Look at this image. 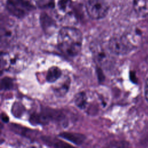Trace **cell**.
Returning a JSON list of instances; mask_svg holds the SVG:
<instances>
[{"mask_svg":"<svg viewBox=\"0 0 148 148\" xmlns=\"http://www.w3.org/2000/svg\"><path fill=\"white\" fill-rule=\"evenodd\" d=\"M6 8L13 16L23 17L31 10L32 6L26 0H8Z\"/></svg>","mask_w":148,"mask_h":148,"instance_id":"cell-8","label":"cell"},{"mask_svg":"<svg viewBox=\"0 0 148 148\" xmlns=\"http://www.w3.org/2000/svg\"><path fill=\"white\" fill-rule=\"evenodd\" d=\"M133 8L139 17L143 18L148 17V0H134Z\"/></svg>","mask_w":148,"mask_h":148,"instance_id":"cell-10","label":"cell"},{"mask_svg":"<svg viewBox=\"0 0 148 148\" xmlns=\"http://www.w3.org/2000/svg\"><path fill=\"white\" fill-rule=\"evenodd\" d=\"M43 141L47 145L53 147H68L71 146V145L67 144L66 143L59 140L58 139L51 137V136H43Z\"/></svg>","mask_w":148,"mask_h":148,"instance_id":"cell-14","label":"cell"},{"mask_svg":"<svg viewBox=\"0 0 148 148\" xmlns=\"http://www.w3.org/2000/svg\"><path fill=\"white\" fill-rule=\"evenodd\" d=\"M110 51L114 55H125L135 47L125 35L114 36L110 38L108 43Z\"/></svg>","mask_w":148,"mask_h":148,"instance_id":"cell-5","label":"cell"},{"mask_svg":"<svg viewBox=\"0 0 148 148\" xmlns=\"http://www.w3.org/2000/svg\"><path fill=\"white\" fill-rule=\"evenodd\" d=\"M74 102L76 106L80 109H85L88 105V96L85 92L76 94L74 98Z\"/></svg>","mask_w":148,"mask_h":148,"instance_id":"cell-13","label":"cell"},{"mask_svg":"<svg viewBox=\"0 0 148 148\" xmlns=\"http://www.w3.org/2000/svg\"><path fill=\"white\" fill-rule=\"evenodd\" d=\"M60 136L68 140L77 145H81L86 140V136L84 135L74 132H64L60 134Z\"/></svg>","mask_w":148,"mask_h":148,"instance_id":"cell-11","label":"cell"},{"mask_svg":"<svg viewBox=\"0 0 148 148\" xmlns=\"http://www.w3.org/2000/svg\"><path fill=\"white\" fill-rule=\"evenodd\" d=\"M29 55L22 47L14 46L1 54V71L18 72L24 69L29 63Z\"/></svg>","mask_w":148,"mask_h":148,"instance_id":"cell-2","label":"cell"},{"mask_svg":"<svg viewBox=\"0 0 148 148\" xmlns=\"http://www.w3.org/2000/svg\"><path fill=\"white\" fill-rule=\"evenodd\" d=\"M42 25L43 29L47 33H50L51 31H52L53 29L54 28L53 27H54V24L51 21L50 18L46 17L42 18Z\"/></svg>","mask_w":148,"mask_h":148,"instance_id":"cell-15","label":"cell"},{"mask_svg":"<svg viewBox=\"0 0 148 148\" xmlns=\"http://www.w3.org/2000/svg\"><path fill=\"white\" fill-rule=\"evenodd\" d=\"M86 9L89 17L94 20L103 18L108 12V5L104 0H87Z\"/></svg>","mask_w":148,"mask_h":148,"instance_id":"cell-6","label":"cell"},{"mask_svg":"<svg viewBox=\"0 0 148 148\" xmlns=\"http://www.w3.org/2000/svg\"><path fill=\"white\" fill-rule=\"evenodd\" d=\"M1 119L2 120V121L5 123H7L8 122V120H9V117L6 116V115H3V114H2L1 115Z\"/></svg>","mask_w":148,"mask_h":148,"instance_id":"cell-18","label":"cell"},{"mask_svg":"<svg viewBox=\"0 0 148 148\" xmlns=\"http://www.w3.org/2000/svg\"><path fill=\"white\" fill-rule=\"evenodd\" d=\"M145 98L148 102V77L145 82Z\"/></svg>","mask_w":148,"mask_h":148,"instance_id":"cell-17","label":"cell"},{"mask_svg":"<svg viewBox=\"0 0 148 148\" xmlns=\"http://www.w3.org/2000/svg\"><path fill=\"white\" fill-rule=\"evenodd\" d=\"M56 84L53 87L55 95L58 97H62L68 92L71 85V78L67 75L62 76L55 82Z\"/></svg>","mask_w":148,"mask_h":148,"instance_id":"cell-9","label":"cell"},{"mask_svg":"<svg viewBox=\"0 0 148 148\" xmlns=\"http://www.w3.org/2000/svg\"><path fill=\"white\" fill-rule=\"evenodd\" d=\"M29 121L33 124L40 125H46L53 121L65 124L66 122V117L62 112L49 108H44L39 112L32 113Z\"/></svg>","mask_w":148,"mask_h":148,"instance_id":"cell-3","label":"cell"},{"mask_svg":"<svg viewBox=\"0 0 148 148\" xmlns=\"http://www.w3.org/2000/svg\"><path fill=\"white\" fill-rule=\"evenodd\" d=\"M62 75L61 69L57 66H53L48 69L46 76V79L49 83H55Z\"/></svg>","mask_w":148,"mask_h":148,"instance_id":"cell-12","label":"cell"},{"mask_svg":"<svg viewBox=\"0 0 148 148\" xmlns=\"http://www.w3.org/2000/svg\"><path fill=\"white\" fill-rule=\"evenodd\" d=\"M83 43L82 32L75 27H64L58 32L57 45L60 51L68 57H75L80 52Z\"/></svg>","mask_w":148,"mask_h":148,"instance_id":"cell-1","label":"cell"},{"mask_svg":"<svg viewBox=\"0 0 148 148\" xmlns=\"http://www.w3.org/2000/svg\"><path fill=\"white\" fill-rule=\"evenodd\" d=\"M93 59L101 68H109L112 64L111 55L113 54L110 51L108 46H104L98 42L92 43L90 46Z\"/></svg>","mask_w":148,"mask_h":148,"instance_id":"cell-4","label":"cell"},{"mask_svg":"<svg viewBox=\"0 0 148 148\" xmlns=\"http://www.w3.org/2000/svg\"><path fill=\"white\" fill-rule=\"evenodd\" d=\"M13 87V80L10 77H4L1 80V90H9Z\"/></svg>","mask_w":148,"mask_h":148,"instance_id":"cell-16","label":"cell"},{"mask_svg":"<svg viewBox=\"0 0 148 148\" xmlns=\"http://www.w3.org/2000/svg\"><path fill=\"white\" fill-rule=\"evenodd\" d=\"M16 36V27L14 23L6 18H2L1 23V46L10 44Z\"/></svg>","mask_w":148,"mask_h":148,"instance_id":"cell-7","label":"cell"}]
</instances>
